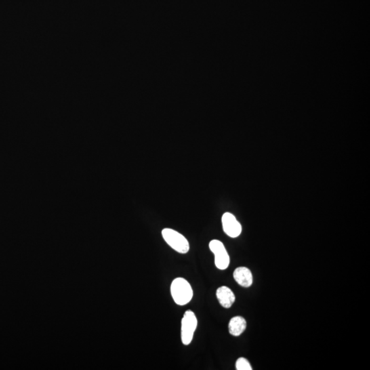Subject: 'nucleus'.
Instances as JSON below:
<instances>
[{
	"label": "nucleus",
	"instance_id": "f257e3e1",
	"mask_svg": "<svg viewBox=\"0 0 370 370\" xmlns=\"http://www.w3.org/2000/svg\"><path fill=\"white\" fill-rule=\"evenodd\" d=\"M171 294L175 304L184 306L191 302L194 296L192 285L183 278H176L171 283Z\"/></svg>",
	"mask_w": 370,
	"mask_h": 370
},
{
	"label": "nucleus",
	"instance_id": "f03ea898",
	"mask_svg": "<svg viewBox=\"0 0 370 370\" xmlns=\"http://www.w3.org/2000/svg\"><path fill=\"white\" fill-rule=\"evenodd\" d=\"M162 236L166 243L177 253H188L190 246L188 240L180 232L171 228H165L162 230Z\"/></svg>",
	"mask_w": 370,
	"mask_h": 370
},
{
	"label": "nucleus",
	"instance_id": "7ed1b4c3",
	"mask_svg": "<svg viewBox=\"0 0 370 370\" xmlns=\"http://www.w3.org/2000/svg\"><path fill=\"white\" fill-rule=\"evenodd\" d=\"M198 327V319L191 310L185 312L181 321V341L184 346L190 345Z\"/></svg>",
	"mask_w": 370,
	"mask_h": 370
},
{
	"label": "nucleus",
	"instance_id": "20e7f679",
	"mask_svg": "<svg viewBox=\"0 0 370 370\" xmlns=\"http://www.w3.org/2000/svg\"><path fill=\"white\" fill-rule=\"evenodd\" d=\"M209 249L215 255V264L219 270H224L230 265V257L224 243L219 240H212L209 243Z\"/></svg>",
	"mask_w": 370,
	"mask_h": 370
},
{
	"label": "nucleus",
	"instance_id": "39448f33",
	"mask_svg": "<svg viewBox=\"0 0 370 370\" xmlns=\"http://www.w3.org/2000/svg\"><path fill=\"white\" fill-rule=\"evenodd\" d=\"M222 222L225 233L230 237H238L241 234V225L232 213H225L222 216Z\"/></svg>",
	"mask_w": 370,
	"mask_h": 370
},
{
	"label": "nucleus",
	"instance_id": "423d86ee",
	"mask_svg": "<svg viewBox=\"0 0 370 370\" xmlns=\"http://www.w3.org/2000/svg\"><path fill=\"white\" fill-rule=\"evenodd\" d=\"M233 277L236 283L243 287H250L253 283L251 271L245 267H239L234 271Z\"/></svg>",
	"mask_w": 370,
	"mask_h": 370
},
{
	"label": "nucleus",
	"instance_id": "0eeeda50",
	"mask_svg": "<svg viewBox=\"0 0 370 370\" xmlns=\"http://www.w3.org/2000/svg\"><path fill=\"white\" fill-rule=\"evenodd\" d=\"M216 296L219 304L224 308H230L235 302V295L232 290L226 286H222L217 289Z\"/></svg>",
	"mask_w": 370,
	"mask_h": 370
},
{
	"label": "nucleus",
	"instance_id": "6e6552de",
	"mask_svg": "<svg viewBox=\"0 0 370 370\" xmlns=\"http://www.w3.org/2000/svg\"><path fill=\"white\" fill-rule=\"evenodd\" d=\"M246 327H247V322L243 317H234L229 322V333L233 336H240L245 331Z\"/></svg>",
	"mask_w": 370,
	"mask_h": 370
},
{
	"label": "nucleus",
	"instance_id": "1a4fd4ad",
	"mask_svg": "<svg viewBox=\"0 0 370 370\" xmlns=\"http://www.w3.org/2000/svg\"><path fill=\"white\" fill-rule=\"evenodd\" d=\"M236 369L237 370H252L253 367L249 360L245 358L241 357L238 358L236 362Z\"/></svg>",
	"mask_w": 370,
	"mask_h": 370
}]
</instances>
